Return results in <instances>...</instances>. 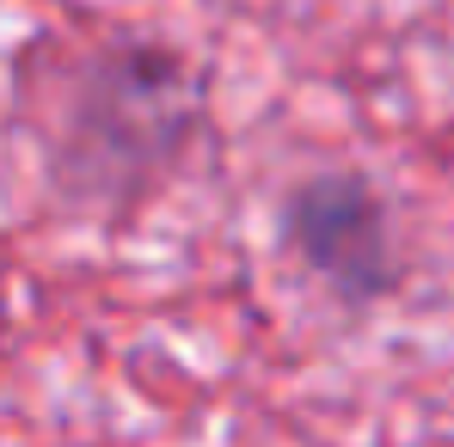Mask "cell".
Segmentation results:
<instances>
[{"label":"cell","mask_w":454,"mask_h":447,"mask_svg":"<svg viewBox=\"0 0 454 447\" xmlns=\"http://www.w3.org/2000/svg\"><path fill=\"white\" fill-rule=\"evenodd\" d=\"M197 117L203 92L184 56L160 43L98 56L74 104V184L98 197H142L191 153Z\"/></svg>","instance_id":"obj_1"},{"label":"cell","mask_w":454,"mask_h":447,"mask_svg":"<svg viewBox=\"0 0 454 447\" xmlns=\"http://www.w3.org/2000/svg\"><path fill=\"white\" fill-rule=\"evenodd\" d=\"M283 233L313 276H325L338 295L375 300L393 289V239H387V203L356 172H319L289 190Z\"/></svg>","instance_id":"obj_2"}]
</instances>
